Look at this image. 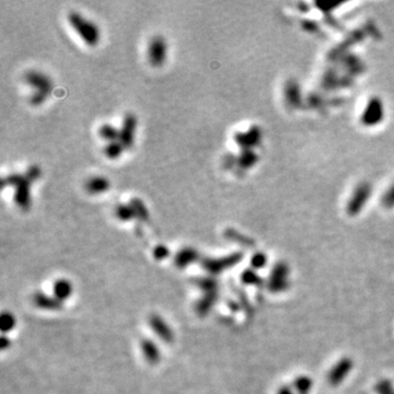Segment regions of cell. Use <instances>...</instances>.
Wrapping results in <instances>:
<instances>
[{
    "label": "cell",
    "mask_w": 394,
    "mask_h": 394,
    "mask_svg": "<svg viewBox=\"0 0 394 394\" xmlns=\"http://www.w3.org/2000/svg\"><path fill=\"white\" fill-rule=\"evenodd\" d=\"M68 22L85 44L89 46L97 45L100 41V30L95 23L76 11L68 13Z\"/></svg>",
    "instance_id": "obj_2"
},
{
    "label": "cell",
    "mask_w": 394,
    "mask_h": 394,
    "mask_svg": "<svg viewBox=\"0 0 394 394\" xmlns=\"http://www.w3.org/2000/svg\"><path fill=\"white\" fill-rule=\"evenodd\" d=\"M24 175L26 176V179H28L31 183H33V182L37 181L39 177H41L42 170L38 166H35V164H33V166L28 168V170H26V172L24 173Z\"/></svg>",
    "instance_id": "obj_11"
},
{
    "label": "cell",
    "mask_w": 394,
    "mask_h": 394,
    "mask_svg": "<svg viewBox=\"0 0 394 394\" xmlns=\"http://www.w3.org/2000/svg\"><path fill=\"white\" fill-rule=\"evenodd\" d=\"M24 81L33 88V92H38L46 95H50L53 90L52 79L41 71L30 70L24 75Z\"/></svg>",
    "instance_id": "obj_4"
},
{
    "label": "cell",
    "mask_w": 394,
    "mask_h": 394,
    "mask_svg": "<svg viewBox=\"0 0 394 394\" xmlns=\"http://www.w3.org/2000/svg\"><path fill=\"white\" fill-rule=\"evenodd\" d=\"M129 205L131 207V209H133V212L135 214V217H137L139 220H142V221H146L148 218H149V213H148V209L146 207V205H144L143 202L138 199V197H134V199H131L129 201Z\"/></svg>",
    "instance_id": "obj_7"
},
{
    "label": "cell",
    "mask_w": 394,
    "mask_h": 394,
    "mask_svg": "<svg viewBox=\"0 0 394 394\" xmlns=\"http://www.w3.org/2000/svg\"><path fill=\"white\" fill-rule=\"evenodd\" d=\"M125 150V147L122 144L120 140L108 142L107 146L104 147L103 153L111 160H116L120 158Z\"/></svg>",
    "instance_id": "obj_9"
},
{
    "label": "cell",
    "mask_w": 394,
    "mask_h": 394,
    "mask_svg": "<svg viewBox=\"0 0 394 394\" xmlns=\"http://www.w3.org/2000/svg\"><path fill=\"white\" fill-rule=\"evenodd\" d=\"M3 187L10 185L15 188L13 201L16 205L22 210H28L31 207V182L24 174L11 173L3 179Z\"/></svg>",
    "instance_id": "obj_1"
},
{
    "label": "cell",
    "mask_w": 394,
    "mask_h": 394,
    "mask_svg": "<svg viewBox=\"0 0 394 394\" xmlns=\"http://www.w3.org/2000/svg\"><path fill=\"white\" fill-rule=\"evenodd\" d=\"M115 214L117 218L122 221H129L133 218H135V214L131 209L129 204H120L116 206Z\"/></svg>",
    "instance_id": "obj_10"
},
{
    "label": "cell",
    "mask_w": 394,
    "mask_h": 394,
    "mask_svg": "<svg viewBox=\"0 0 394 394\" xmlns=\"http://www.w3.org/2000/svg\"><path fill=\"white\" fill-rule=\"evenodd\" d=\"M111 183L110 181L104 176H93L85 182L84 188L89 194L92 195H98L105 193L107 190L110 189Z\"/></svg>",
    "instance_id": "obj_6"
},
{
    "label": "cell",
    "mask_w": 394,
    "mask_h": 394,
    "mask_svg": "<svg viewBox=\"0 0 394 394\" xmlns=\"http://www.w3.org/2000/svg\"><path fill=\"white\" fill-rule=\"evenodd\" d=\"M98 136L108 142L116 141L120 139V129L114 127L113 125L103 124L102 126L98 128Z\"/></svg>",
    "instance_id": "obj_8"
},
{
    "label": "cell",
    "mask_w": 394,
    "mask_h": 394,
    "mask_svg": "<svg viewBox=\"0 0 394 394\" xmlns=\"http://www.w3.org/2000/svg\"><path fill=\"white\" fill-rule=\"evenodd\" d=\"M167 52L168 46L161 35H156L150 39L148 50H147V56L149 63L154 66V67H161V66L166 62L167 58Z\"/></svg>",
    "instance_id": "obj_3"
},
{
    "label": "cell",
    "mask_w": 394,
    "mask_h": 394,
    "mask_svg": "<svg viewBox=\"0 0 394 394\" xmlns=\"http://www.w3.org/2000/svg\"><path fill=\"white\" fill-rule=\"evenodd\" d=\"M137 128V117L133 113H127L124 116L122 126L120 128V140L125 149L134 146L135 134Z\"/></svg>",
    "instance_id": "obj_5"
}]
</instances>
